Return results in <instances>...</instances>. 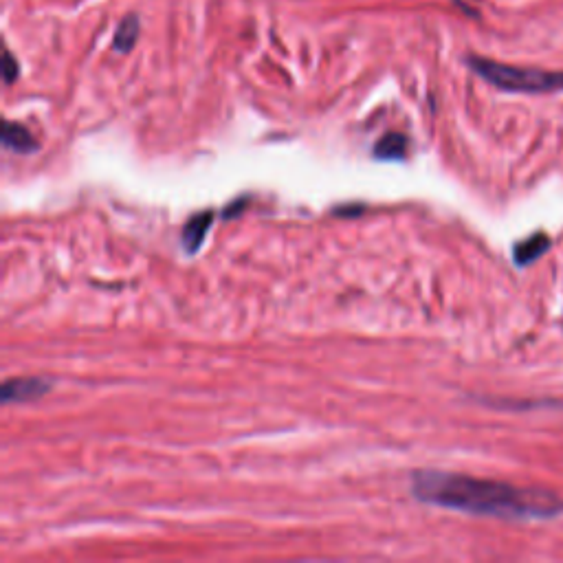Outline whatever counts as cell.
<instances>
[{"instance_id": "6da1fadb", "label": "cell", "mask_w": 563, "mask_h": 563, "mask_svg": "<svg viewBox=\"0 0 563 563\" xmlns=\"http://www.w3.org/2000/svg\"><path fill=\"white\" fill-rule=\"evenodd\" d=\"M412 493L425 504L515 522H544L563 513V500L555 491L513 487L447 471H416Z\"/></svg>"}, {"instance_id": "7a4b0ae2", "label": "cell", "mask_w": 563, "mask_h": 563, "mask_svg": "<svg viewBox=\"0 0 563 563\" xmlns=\"http://www.w3.org/2000/svg\"><path fill=\"white\" fill-rule=\"evenodd\" d=\"M471 71L478 73L484 82L500 88L506 93H526L542 95L563 91V73L561 71H542V69H524V66H511L504 62H495L489 58L469 55L467 58Z\"/></svg>"}, {"instance_id": "3957f363", "label": "cell", "mask_w": 563, "mask_h": 563, "mask_svg": "<svg viewBox=\"0 0 563 563\" xmlns=\"http://www.w3.org/2000/svg\"><path fill=\"white\" fill-rule=\"evenodd\" d=\"M51 390V381L40 379V377H22V379H11L3 383V392L0 399L5 405L11 403H31L42 399L44 394Z\"/></svg>"}, {"instance_id": "277c9868", "label": "cell", "mask_w": 563, "mask_h": 563, "mask_svg": "<svg viewBox=\"0 0 563 563\" xmlns=\"http://www.w3.org/2000/svg\"><path fill=\"white\" fill-rule=\"evenodd\" d=\"M548 249H550V238L539 231V234H533L526 240L517 242L513 249V260L517 267H528V264H533L535 260L542 258Z\"/></svg>"}, {"instance_id": "5b68a950", "label": "cell", "mask_w": 563, "mask_h": 563, "mask_svg": "<svg viewBox=\"0 0 563 563\" xmlns=\"http://www.w3.org/2000/svg\"><path fill=\"white\" fill-rule=\"evenodd\" d=\"M0 137H3L5 148L14 150L18 154H29V152L38 148V143H36V139H33L29 128L18 124V121L5 119L3 121V135H0Z\"/></svg>"}, {"instance_id": "8992f818", "label": "cell", "mask_w": 563, "mask_h": 563, "mask_svg": "<svg viewBox=\"0 0 563 563\" xmlns=\"http://www.w3.org/2000/svg\"><path fill=\"white\" fill-rule=\"evenodd\" d=\"M214 223V214L212 212H203V214H196L194 218L187 220V225L183 227V245L185 249L194 253L198 251V247L203 245V240L207 236L209 227Z\"/></svg>"}, {"instance_id": "52a82bcc", "label": "cell", "mask_w": 563, "mask_h": 563, "mask_svg": "<svg viewBox=\"0 0 563 563\" xmlns=\"http://www.w3.org/2000/svg\"><path fill=\"white\" fill-rule=\"evenodd\" d=\"M407 146H410V141H407V137L401 135V132H388V135H383L377 146H374V157L381 161H403Z\"/></svg>"}, {"instance_id": "ba28073f", "label": "cell", "mask_w": 563, "mask_h": 563, "mask_svg": "<svg viewBox=\"0 0 563 563\" xmlns=\"http://www.w3.org/2000/svg\"><path fill=\"white\" fill-rule=\"evenodd\" d=\"M137 38H139V18L135 14H130L121 20V25L115 31L113 49L117 53H128L132 47H135Z\"/></svg>"}, {"instance_id": "9c48e42d", "label": "cell", "mask_w": 563, "mask_h": 563, "mask_svg": "<svg viewBox=\"0 0 563 563\" xmlns=\"http://www.w3.org/2000/svg\"><path fill=\"white\" fill-rule=\"evenodd\" d=\"M18 73H20V69H18L16 58H14V55H11L9 49H5V53H3V77H5V84L7 86L14 84L18 80Z\"/></svg>"}]
</instances>
